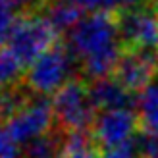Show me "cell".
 Listing matches in <instances>:
<instances>
[{
  "label": "cell",
  "mask_w": 158,
  "mask_h": 158,
  "mask_svg": "<svg viewBox=\"0 0 158 158\" xmlns=\"http://www.w3.org/2000/svg\"><path fill=\"white\" fill-rule=\"evenodd\" d=\"M68 46L79 60L85 79L93 81L112 75L123 52L116 14L97 10L83 15L77 27L69 33Z\"/></svg>",
  "instance_id": "1"
},
{
  "label": "cell",
  "mask_w": 158,
  "mask_h": 158,
  "mask_svg": "<svg viewBox=\"0 0 158 158\" xmlns=\"http://www.w3.org/2000/svg\"><path fill=\"white\" fill-rule=\"evenodd\" d=\"M77 68L81 69L79 60L75 58L68 43H56L27 68L25 85L35 94H43V97L56 94L66 83L75 79L73 73Z\"/></svg>",
  "instance_id": "2"
},
{
  "label": "cell",
  "mask_w": 158,
  "mask_h": 158,
  "mask_svg": "<svg viewBox=\"0 0 158 158\" xmlns=\"http://www.w3.org/2000/svg\"><path fill=\"white\" fill-rule=\"evenodd\" d=\"M54 118L64 133L89 131L97 118V108L89 97V85L81 79H72L52 97Z\"/></svg>",
  "instance_id": "3"
},
{
  "label": "cell",
  "mask_w": 158,
  "mask_h": 158,
  "mask_svg": "<svg viewBox=\"0 0 158 158\" xmlns=\"http://www.w3.org/2000/svg\"><path fill=\"white\" fill-rule=\"evenodd\" d=\"M58 39V31L41 14H21L6 46L23 68H29L39 56H43L46 50L60 43Z\"/></svg>",
  "instance_id": "4"
},
{
  "label": "cell",
  "mask_w": 158,
  "mask_h": 158,
  "mask_svg": "<svg viewBox=\"0 0 158 158\" xmlns=\"http://www.w3.org/2000/svg\"><path fill=\"white\" fill-rule=\"evenodd\" d=\"M114 14L123 50L158 52V10L152 2L135 10Z\"/></svg>",
  "instance_id": "5"
},
{
  "label": "cell",
  "mask_w": 158,
  "mask_h": 158,
  "mask_svg": "<svg viewBox=\"0 0 158 158\" xmlns=\"http://www.w3.org/2000/svg\"><path fill=\"white\" fill-rule=\"evenodd\" d=\"M139 131V118L133 110H106L97 114L91 135L97 148L106 152L131 143Z\"/></svg>",
  "instance_id": "6"
},
{
  "label": "cell",
  "mask_w": 158,
  "mask_h": 158,
  "mask_svg": "<svg viewBox=\"0 0 158 158\" xmlns=\"http://www.w3.org/2000/svg\"><path fill=\"white\" fill-rule=\"evenodd\" d=\"M54 122H56V118H54L52 100L48 97H43V94H35L27 102V106L18 116H14L6 125L14 135V139L25 147L31 141L50 133Z\"/></svg>",
  "instance_id": "7"
},
{
  "label": "cell",
  "mask_w": 158,
  "mask_h": 158,
  "mask_svg": "<svg viewBox=\"0 0 158 158\" xmlns=\"http://www.w3.org/2000/svg\"><path fill=\"white\" fill-rule=\"evenodd\" d=\"M158 73V52L123 50L112 77H116L127 91L141 93L152 83Z\"/></svg>",
  "instance_id": "8"
},
{
  "label": "cell",
  "mask_w": 158,
  "mask_h": 158,
  "mask_svg": "<svg viewBox=\"0 0 158 158\" xmlns=\"http://www.w3.org/2000/svg\"><path fill=\"white\" fill-rule=\"evenodd\" d=\"M89 85V97L93 100L97 112H106V110H133L137 106L135 93L127 91L118 81L116 77H100L93 79Z\"/></svg>",
  "instance_id": "9"
},
{
  "label": "cell",
  "mask_w": 158,
  "mask_h": 158,
  "mask_svg": "<svg viewBox=\"0 0 158 158\" xmlns=\"http://www.w3.org/2000/svg\"><path fill=\"white\" fill-rule=\"evenodd\" d=\"M41 15L58 31V35H62L72 33L77 27V23L83 19V10L69 0H50L41 10Z\"/></svg>",
  "instance_id": "10"
},
{
  "label": "cell",
  "mask_w": 158,
  "mask_h": 158,
  "mask_svg": "<svg viewBox=\"0 0 158 158\" xmlns=\"http://www.w3.org/2000/svg\"><path fill=\"white\" fill-rule=\"evenodd\" d=\"M35 97V93L23 83H14L0 89V122H10L14 116H18L27 102Z\"/></svg>",
  "instance_id": "11"
},
{
  "label": "cell",
  "mask_w": 158,
  "mask_h": 158,
  "mask_svg": "<svg viewBox=\"0 0 158 158\" xmlns=\"http://www.w3.org/2000/svg\"><path fill=\"white\" fill-rule=\"evenodd\" d=\"M137 118L141 131L158 135V83H151L137 97Z\"/></svg>",
  "instance_id": "12"
},
{
  "label": "cell",
  "mask_w": 158,
  "mask_h": 158,
  "mask_svg": "<svg viewBox=\"0 0 158 158\" xmlns=\"http://www.w3.org/2000/svg\"><path fill=\"white\" fill-rule=\"evenodd\" d=\"M97 145L93 141L89 131H77V133H66L64 137V148L60 158H98Z\"/></svg>",
  "instance_id": "13"
},
{
  "label": "cell",
  "mask_w": 158,
  "mask_h": 158,
  "mask_svg": "<svg viewBox=\"0 0 158 158\" xmlns=\"http://www.w3.org/2000/svg\"><path fill=\"white\" fill-rule=\"evenodd\" d=\"M21 64L19 60L12 54L8 46H0V89L8 85L19 83L21 77Z\"/></svg>",
  "instance_id": "14"
},
{
  "label": "cell",
  "mask_w": 158,
  "mask_h": 158,
  "mask_svg": "<svg viewBox=\"0 0 158 158\" xmlns=\"http://www.w3.org/2000/svg\"><path fill=\"white\" fill-rule=\"evenodd\" d=\"M19 15L21 14L15 10L12 4L0 2V46L8 44L15 25H18V21H19Z\"/></svg>",
  "instance_id": "15"
},
{
  "label": "cell",
  "mask_w": 158,
  "mask_h": 158,
  "mask_svg": "<svg viewBox=\"0 0 158 158\" xmlns=\"http://www.w3.org/2000/svg\"><path fill=\"white\" fill-rule=\"evenodd\" d=\"M21 156H23L21 145L14 139L8 125L0 122V158H21Z\"/></svg>",
  "instance_id": "16"
},
{
  "label": "cell",
  "mask_w": 158,
  "mask_h": 158,
  "mask_svg": "<svg viewBox=\"0 0 158 158\" xmlns=\"http://www.w3.org/2000/svg\"><path fill=\"white\" fill-rule=\"evenodd\" d=\"M133 143L137 147L139 158H158V135H148V133L139 131Z\"/></svg>",
  "instance_id": "17"
},
{
  "label": "cell",
  "mask_w": 158,
  "mask_h": 158,
  "mask_svg": "<svg viewBox=\"0 0 158 158\" xmlns=\"http://www.w3.org/2000/svg\"><path fill=\"white\" fill-rule=\"evenodd\" d=\"M152 0H104V6L102 10L108 12H125V10H135V8L147 6L151 4Z\"/></svg>",
  "instance_id": "18"
},
{
  "label": "cell",
  "mask_w": 158,
  "mask_h": 158,
  "mask_svg": "<svg viewBox=\"0 0 158 158\" xmlns=\"http://www.w3.org/2000/svg\"><path fill=\"white\" fill-rule=\"evenodd\" d=\"M100 158H139V152H137V147L135 143H127L123 147H118V148H112V151H106Z\"/></svg>",
  "instance_id": "19"
},
{
  "label": "cell",
  "mask_w": 158,
  "mask_h": 158,
  "mask_svg": "<svg viewBox=\"0 0 158 158\" xmlns=\"http://www.w3.org/2000/svg\"><path fill=\"white\" fill-rule=\"evenodd\" d=\"M69 2H73L81 10H93V12L102 10V6H104V0H69Z\"/></svg>",
  "instance_id": "20"
},
{
  "label": "cell",
  "mask_w": 158,
  "mask_h": 158,
  "mask_svg": "<svg viewBox=\"0 0 158 158\" xmlns=\"http://www.w3.org/2000/svg\"><path fill=\"white\" fill-rule=\"evenodd\" d=\"M0 2H6V4H12V0H0Z\"/></svg>",
  "instance_id": "21"
}]
</instances>
